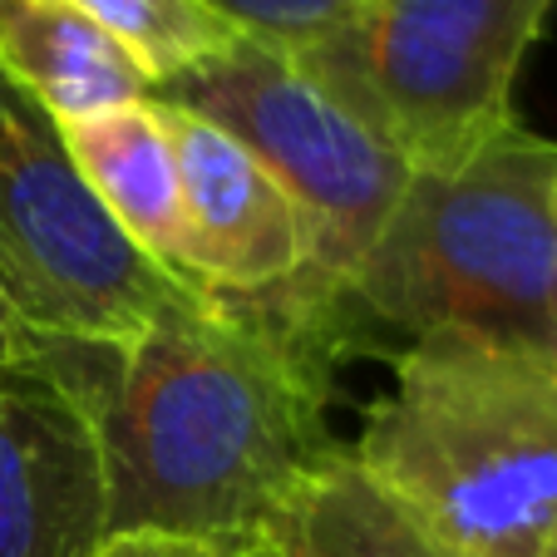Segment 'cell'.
<instances>
[{
    "mask_svg": "<svg viewBox=\"0 0 557 557\" xmlns=\"http://www.w3.org/2000/svg\"><path fill=\"white\" fill-rule=\"evenodd\" d=\"M370 341L346 296L286 282L202 292L119 346L54 341L45 366L85 405L109 537L247 547L331 444V380Z\"/></svg>",
    "mask_w": 557,
    "mask_h": 557,
    "instance_id": "cell-1",
    "label": "cell"
},
{
    "mask_svg": "<svg viewBox=\"0 0 557 557\" xmlns=\"http://www.w3.org/2000/svg\"><path fill=\"white\" fill-rule=\"evenodd\" d=\"M360 469L454 557H557V366L410 341L366 410Z\"/></svg>",
    "mask_w": 557,
    "mask_h": 557,
    "instance_id": "cell-2",
    "label": "cell"
},
{
    "mask_svg": "<svg viewBox=\"0 0 557 557\" xmlns=\"http://www.w3.org/2000/svg\"><path fill=\"white\" fill-rule=\"evenodd\" d=\"M557 144L513 124L449 173H410L350 276L366 331L463 336L557 366Z\"/></svg>",
    "mask_w": 557,
    "mask_h": 557,
    "instance_id": "cell-3",
    "label": "cell"
},
{
    "mask_svg": "<svg viewBox=\"0 0 557 557\" xmlns=\"http://www.w3.org/2000/svg\"><path fill=\"white\" fill-rule=\"evenodd\" d=\"M557 0H360L301 64L414 173H449L504 128Z\"/></svg>",
    "mask_w": 557,
    "mask_h": 557,
    "instance_id": "cell-4",
    "label": "cell"
},
{
    "mask_svg": "<svg viewBox=\"0 0 557 557\" xmlns=\"http://www.w3.org/2000/svg\"><path fill=\"white\" fill-rule=\"evenodd\" d=\"M153 99L193 109L237 138L301 212L311 247L301 282L350 296V276L400 202L410 163L360 124L301 54L252 35H237L227 50L153 89Z\"/></svg>",
    "mask_w": 557,
    "mask_h": 557,
    "instance_id": "cell-5",
    "label": "cell"
},
{
    "mask_svg": "<svg viewBox=\"0 0 557 557\" xmlns=\"http://www.w3.org/2000/svg\"><path fill=\"white\" fill-rule=\"evenodd\" d=\"M202 292L138 252L60 124L0 74V296L25 326L45 341L119 346Z\"/></svg>",
    "mask_w": 557,
    "mask_h": 557,
    "instance_id": "cell-6",
    "label": "cell"
},
{
    "mask_svg": "<svg viewBox=\"0 0 557 557\" xmlns=\"http://www.w3.org/2000/svg\"><path fill=\"white\" fill-rule=\"evenodd\" d=\"M104 479L85 405L50 366H0V557H95Z\"/></svg>",
    "mask_w": 557,
    "mask_h": 557,
    "instance_id": "cell-7",
    "label": "cell"
},
{
    "mask_svg": "<svg viewBox=\"0 0 557 557\" xmlns=\"http://www.w3.org/2000/svg\"><path fill=\"white\" fill-rule=\"evenodd\" d=\"M163 104V99H158ZM178 158L188 276L212 292H272L306 272V222L272 173L193 109L163 104Z\"/></svg>",
    "mask_w": 557,
    "mask_h": 557,
    "instance_id": "cell-8",
    "label": "cell"
},
{
    "mask_svg": "<svg viewBox=\"0 0 557 557\" xmlns=\"http://www.w3.org/2000/svg\"><path fill=\"white\" fill-rule=\"evenodd\" d=\"M60 134L85 183L95 188V198L134 237L138 252L188 276L178 158H173L169 124H163V104L148 95L134 104L104 109V114L70 119V124H60Z\"/></svg>",
    "mask_w": 557,
    "mask_h": 557,
    "instance_id": "cell-9",
    "label": "cell"
},
{
    "mask_svg": "<svg viewBox=\"0 0 557 557\" xmlns=\"http://www.w3.org/2000/svg\"><path fill=\"white\" fill-rule=\"evenodd\" d=\"M0 74L54 124L153 95L134 54L74 0H0Z\"/></svg>",
    "mask_w": 557,
    "mask_h": 557,
    "instance_id": "cell-10",
    "label": "cell"
},
{
    "mask_svg": "<svg viewBox=\"0 0 557 557\" xmlns=\"http://www.w3.org/2000/svg\"><path fill=\"white\" fill-rule=\"evenodd\" d=\"M262 543L276 557H454L341 444L282 498Z\"/></svg>",
    "mask_w": 557,
    "mask_h": 557,
    "instance_id": "cell-11",
    "label": "cell"
},
{
    "mask_svg": "<svg viewBox=\"0 0 557 557\" xmlns=\"http://www.w3.org/2000/svg\"><path fill=\"white\" fill-rule=\"evenodd\" d=\"M74 5L134 54L153 89L212 60L243 35L208 0H74Z\"/></svg>",
    "mask_w": 557,
    "mask_h": 557,
    "instance_id": "cell-12",
    "label": "cell"
},
{
    "mask_svg": "<svg viewBox=\"0 0 557 557\" xmlns=\"http://www.w3.org/2000/svg\"><path fill=\"white\" fill-rule=\"evenodd\" d=\"M208 5L252 40L306 54L326 45L360 0H208Z\"/></svg>",
    "mask_w": 557,
    "mask_h": 557,
    "instance_id": "cell-13",
    "label": "cell"
},
{
    "mask_svg": "<svg viewBox=\"0 0 557 557\" xmlns=\"http://www.w3.org/2000/svg\"><path fill=\"white\" fill-rule=\"evenodd\" d=\"M95 557H237L232 547L183 543V537H109L95 547Z\"/></svg>",
    "mask_w": 557,
    "mask_h": 557,
    "instance_id": "cell-14",
    "label": "cell"
},
{
    "mask_svg": "<svg viewBox=\"0 0 557 557\" xmlns=\"http://www.w3.org/2000/svg\"><path fill=\"white\" fill-rule=\"evenodd\" d=\"M15 336H21V321H15V311L5 306V296H0V356L15 346Z\"/></svg>",
    "mask_w": 557,
    "mask_h": 557,
    "instance_id": "cell-15",
    "label": "cell"
},
{
    "mask_svg": "<svg viewBox=\"0 0 557 557\" xmlns=\"http://www.w3.org/2000/svg\"><path fill=\"white\" fill-rule=\"evenodd\" d=\"M237 557H276V553L262 543V537H252V543H247V547H237Z\"/></svg>",
    "mask_w": 557,
    "mask_h": 557,
    "instance_id": "cell-16",
    "label": "cell"
},
{
    "mask_svg": "<svg viewBox=\"0 0 557 557\" xmlns=\"http://www.w3.org/2000/svg\"><path fill=\"white\" fill-rule=\"evenodd\" d=\"M553 212H557V183H553Z\"/></svg>",
    "mask_w": 557,
    "mask_h": 557,
    "instance_id": "cell-17",
    "label": "cell"
}]
</instances>
